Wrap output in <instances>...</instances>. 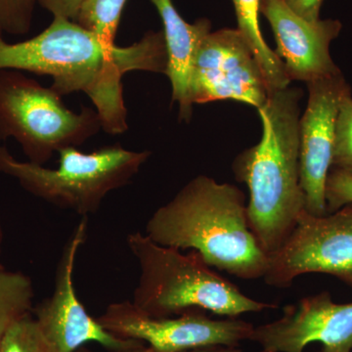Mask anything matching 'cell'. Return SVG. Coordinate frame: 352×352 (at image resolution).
Instances as JSON below:
<instances>
[{
  "instance_id": "cell-20",
  "label": "cell",
  "mask_w": 352,
  "mask_h": 352,
  "mask_svg": "<svg viewBox=\"0 0 352 352\" xmlns=\"http://www.w3.org/2000/svg\"><path fill=\"white\" fill-rule=\"evenodd\" d=\"M36 0H0V32L23 36L31 30Z\"/></svg>"
},
{
  "instance_id": "cell-22",
  "label": "cell",
  "mask_w": 352,
  "mask_h": 352,
  "mask_svg": "<svg viewBox=\"0 0 352 352\" xmlns=\"http://www.w3.org/2000/svg\"><path fill=\"white\" fill-rule=\"evenodd\" d=\"M54 17L75 21L85 0H36Z\"/></svg>"
},
{
  "instance_id": "cell-8",
  "label": "cell",
  "mask_w": 352,
  "mask_h": 352,
  "mask_svg": "<svg viewBox=\"0 0 352 352\" xmlns=\"http://www.w3.org/2000/svg\"><path fill=\"white\" fill-rule=\"evenodd\" d=\"M270 95L263 69L237 29L210 32L201 39L190 73L192 105L232 100L258 110Z\"/></svg>"
},
{
  "instance_id": "cell-17",
  "label": "cell",
  "mask_w": 352,
  "mask_h": 352,
  "mask_svg": "<svg viewBox=\"0 0 352 352\" xmlns=\"http://www.w3.org/2000/svg\"><path fill=\"white\" fill-rule=\"evenodd\" d=\"M126 0H85L75 22L98 36L109 45H115L116 34Z\"/></svg>"
},
{
  "instance_id": "cell-2",
  "label": "cell",
  "mask_w": 352,
  "mask_h": 352,
  "mask_svg": "<svg viewBox=\"0 0 352 352\" xmlns=\"http://www.w3.org/2000/svg\"><path fill=\"white\" fill-rule=\"evenodd\" d=\"M157 244L200 254L210 266L245 280L263 278L268 254L248 221L244 193L230 183L199 175L148 219Z\"/></svg>"
},
{
  "instance_id": "cell-16",
  "label": "cell",
  "mask_w": 352,
  "mask_h": 352,
  "mask_svg": "<svg viewBox=\"0 0 352 352\" xmlns=\"http://www.w3.org/2000/svg\"><path fill=\"white\" fill-rule=\"evenodd\" d=\"M34 296V286L27 275L0 272V342L16 322L31 315Z\"/></svg>"
},
{
  "instance_id": "cell-25",
  "label": "cell",
  "mask_w": 352,
  "mask_h": 352,
  "mask_svg": "<svg viewBox=\"0 0 352 352\" xmlns=\"http://www.w3.org/2000/svg\"><path fill=\"white\" fill-rule=\"evenodd\" d=\"M4 232L3 226H2L1 215H0V272L6 270L3 263H2V251H3Z\"/></svg>"
},
{
  "instance_id": "cell-4",
  "label": "cell",
  "mask_w": 352,
  "mask_h": 352,
  "mask_svg": "<svg viewBox=\"0 0 352 352\" xmlns=\"http://www.w3.org/2000/svg\"><path fill=\"white\" fill-rule=\"evenodd\" d=\"M126 243L140 270L132 303L149 316L168 318L210 311L236 318L277 307L245 296L195 251L185 254L139 232L129 234Z\"/></svg>"
},
{
  "instance_id": "cell-7",
  "label": "cell",
  "mask_w": 352,
  "mask_h": 352,
  "mask_svg": "<svg viewBox=\"0 0 352 352\" xmlns=\"http://www.w3.org/2000/svg\"><path fill=\"white\" fill-rule=\"evenodd\" d=\"M309 273L332 275L352 287V204L323 217L302 210L286 242L268 254L263 279L285 289Z\"/></svg>"
},
{
  "instance_id": "cell-9",
  "label": "cell",
  "mask_w": 352,
  "mask_h": 352,
  "mask_svg": "<svg viewBox=\"0 0 352 352\" xmlns=\"http://www.w3.org/2000/svg\"><path fill=\"white\" fill-rule=\"evenodd\" d=\"M108 332L122 339L147 344L156 352H183L208 346H238L249 340L254 326L237 318L214 320L201 311L155 318L132 302L109 305L97 318Z\"/></svg>"
},
{
  "instance_id": "cell-5",
  "label": "cell",
  "mask_w": 352,
  "mask_h": 352,
  "mask_svg": "<svg viewBox=\"0 0 352 352\" xmlns=\"http://www.w3.org/2000/svg\"><path fill=\"white\" fill-rule=\"evenodd\" d=\"M58 154L59 166L53 170L21 162L0 145V173L17 180L36 198L82 217L98 212L108 194L129 184L151 156L149 151H131L120 144L92 153L69 147Z\"/></svg>"
},
{
  "instance_id": "cell-11",
  "label": "cell",
  "mask_w": 352,
  "mask_h": 352,
  "mask_svg": "<svg viewBox=\"0 0 352 352\" xmlns=\"http://www.w3.org/2000/svg\"><path fill=\"white\" fill-rule=\"evenodd\" d=\"M307 85V109L298 124L300 184L305 210L323 217L327 214L325 189L332 168L336 122L340 100L351 87L342 72Z\"/></svg>"
},
{
  "instance_id": "cell-12",
  "label": "cell",
  "mask_w": 352,
  "mask_h": 352,
  "mask_svg": "<svg viewBox=\"0 0 352 352\" xmlns=\"http://www.w3.org/2000/svg\"><path fill=\"white\" fill-rule=\"evenodd\" d=\"M249 340L268 352H303L314 342L323 346L319 352H352V302H333L328 292L307 296L278 320L254 327Z\"/></svg>"
},
{
  "instance_id": "cell-27",
  "label": "cell",
  "mask_w": 352,
  "mask_h": 352,
  "mask_svg": "<svg viewBox=\"0 0 352 352\" xmlns=\"http://www.w3.org/2000/svg\"><path fill=\"white\" fill-rule=\"evenodd\" d=\"M76 352H92L90 349H87L85 346L80 347V349H78Z\"/></svg>"
},
{
  "instance_id": "cell-3",
  "label": "cell",
  "mask_w": 352,
  "mask_h": 352,
  "mask_svg": "<svg viewBox=\"0 0 352 352\" xmlns=\"http://www.w3.org/2000/svg\"><path fill=\"white\" fill-rule=\"evenodd\" d=\"M302 97L300 88L289 87L270 94L258 110L261 141L233 163L234 175L249 190L250 228L267 254L283 245L305 210L298 136Z\"/></svg>"
},
{
  "instance_id": "cell-6",
  "label": "cell",
  "mask_w": 352,
  "mask_h": 352,
  "mask_svg": "<svg viewBox=\"0 0 352 352\" xmlns=\"http://www.w3.org/2000/svg\"><path fill=\"white\" fill-rule=\"evenodd\" d=\"M101 129L95 109L73 112L52 88L20 71H0V142L15 139L31 163L44 166L54 153L82 145Z\"/></svg>"
},
{
  "instance_id": "cell-10",
  "label": "cell",
  "mask_w": 352,
  "mask_h": 352,
  "mask_svg": "<svg viewBox=\"0 0 352 352\" xmlns=\"http://www.w3.org/2000/svg\"><path fill=\"white\" fill-rule=\"evenodd\" d=\"M87 217H82L64 245L52 295L34 308V320L54 352H76L90 342L111 352L143 346L140 340L122 339L108 332L87 314L76 296L74 270L78 251L87 240Z\"/></svg>"
},
{
  "instance_id": "cell-15",
  "label": "cell",
  "mask_w": 352,
  "mask_h": 352,
  "mask_svg": "<svg viewBox=\"0 0 352 352\" xmlns=\"http://www.w3.org/2000/svg\"><path fill=\"white\" fill-rule=\"evenodd\" d=\"M237 17L238 31L250 46L263 69L270 94L291 85L284 63L264 41L259 25L261 0H232Z\"/></svg>"
},
{
  "instance_id": "cell-14",
  "label": "cell",
  "mask_w": 352,
  "mask_h": 352,
  "mask_svg": "<svg viewBox=\"0 0 352 352\" xmlns=\"http://www.w3.org/2000/svg\"><path fill=\"white\" fill-rule=\"evenodd\" d=\"M156 7L164 25V36L168 52L166 75L171 85V103L178 104L179 120L189 122L193 105L189 97V80L194 55L201 39L212 32L207 19L189 24L176 10L171 0H150Z\"/></svg>"
},
{
  "instance_id": "cell-23",
  "label": "cell",
  "mask_w": 352,
  "mask_h": 352,
  "mask_svg": "<svg viewBox=\"0 0 352 352\" xmlns=\"http://www.w3.org/2000/svg\"><path fill=\"white\" fill-rule=\"evenodd\" d=\"M285 3L296 15L308 21L320 19V10L324 0H284Z\"/></svg>"
},
{
  "instance_id": "cell-13",
  "label": "cell",
  "mask_w": 352,
  "mask_h": 352,
  "mask_svg": "<svg viewBox=\"0 0 352 352\" xmlns=\"http://www.w3.org/2000/svg\"><path fill=\"white\" fill-rule=\"evenodd\" d=\"M261 13L272 28L277 55L291 82L308 83L340 73L330 52L342 31L340 21L303 19L284 0H261Z\"/></svg>"
},
{
  "instance_id": "cell-18",
  "label": "cell",
  "mask_w": 352,
  "mask_h": 352,
  "mask_svg": "<svg viewBox=\"0 0 352 352\" xmlns=\"http://www.w3.org/2000/svg\"><path fill=\"white\" fill-rule=\"evenodd\" d=\"M332 168L352 176V94L346 91L340 100L335 141H333Z\"/></svg>"
},
{
  "instance_id": "cell-26",
  "label": "cell",
  "mask_w": 352,
  "mask_h": 352,
  "mask_svg": "<svg viewBox=\"0 0 352 352\" xmlns=\"http://www.w3.org/2000/svg\"><path fill=\"white\" fill-rule=\"evenodd\" d=\"M112 352H156L154 349H152L151 347L143 346L135 347V349H127V351H112Z\"/></svg>"
},
{
  "instance_id": "cell-1",
  "label": "cell",
  "mask_w": 352,
  "mask_h": 352,
  "mask_svg": "<svg viewBox=\"0 0 352 352\" xmlns=\"http://www.w3.org/2000/svg\"><path fill=\"white\" fill-rule=\"evenodd\" d=\"M0 32V71L50 76L58 94L82 92L94 103L106 133L129 129L122 80L129 72L166 75L168 52L163 32H148L126 47L109 45L75 21L54 17L38 36L17 43Z\"/></svg>"
},
{
  "instance_id": "cell-19",
  "label": "cell",
  "mask_w": 352,
  "mask_h": 352,
  "mask_svg": "<svg viewBox=\"0 0 352 352\" xmlns=\"http://www.w3.org/2000/svg\"><path fill=\"white\" fill-rule=\"evenodd\" d=\"M0 352H54L31 315L9 329L0 342Z\"/></svg>"
},
{
  "instance_id": "cell-21",
  "label": "cell",
  "mask_w": 352,
  "mask_h": 352,
  "mask_svg": "<svg viewBox=\"0 0 352 352\" xmlns=\"http://www.w3.org/2000/svg\"><path fill=\"white\" fill-rule=\"evenodd\" d=\"M327 214L352 204V176L344 171L330 170L325 189Z\"/></svg>"
},
{
  "instance_id": "cell-24",
  "label": "cell",
  "mask_w": 352,
  "mask_h": 352,
  "mask_svg": "<svg viewBox=\"0 0 352 352\" xmlns=\"http://www.w3.org/2000/svg\"><path fill=\"white\" fill-rule=\"evenodd\" d=\"M183 352H240L234 351L233 347H220L219 346H208V347H201V349H190V351ZM259 352H268L265 351H261Z\"/></svg>"
}]
</instances>
